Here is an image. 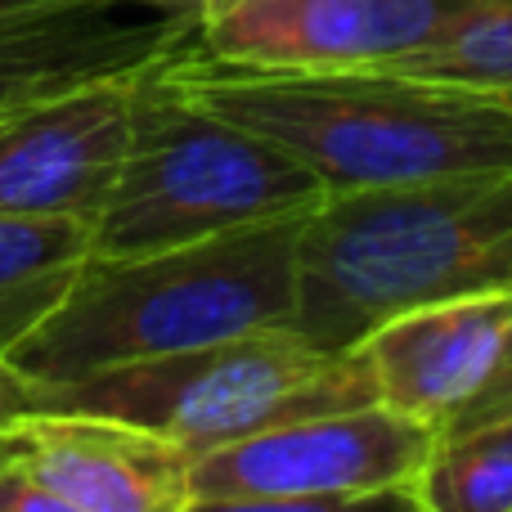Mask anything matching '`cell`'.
Instances as JSON below:
<instances>
[{
  "label": "cell",
  "mask_w": 512,
  "mask_h": 512,
  "mask_svg": "<svg viewBox=\"0 0 512 512\" xmlns=\"http://www.w3.org/2000/svg\"><path fill=\"white\" fill-rule=\"evenodd\" d=\"M441 427L387 405L310 414L189 463V499H364L409 490Z\"/></svg>",
  "instance_id": "6"
},
{
  "label": "cell",
  "mask_w": 512,
  "mask_h": 512,
  "mask_svg": "<svg viewBox=\"0 0 512 512\" xmlns=\"http://www.w3.org/2000/svg\"><path fill=\"white\" fill-rule=\"evenodd\" d=\"M32 5H45V0H0V18L18 14V9H32Z\"/></svg>",
  "instance_id": "19"
},
{
  "label": "cell",
  "mask_w": 512,
  "mask_h": 512,
  "mask_svg": "<svg viewBox=\"0 0 512 512\" xmlns=\"http://www.w3.org/2000/svg\"><path fill=\"white\" fill-rule=\"evenodd\" d=\"M373 405L360 355L328 351L297 328L225 337L72 382H32V409L95 414L180 445L189 459L292 418Z\"/></svg>",
  "instance_id": "5"
},
{
  "label": "cell",
  "mask_w": 512,
  "mask_h": 512,
  "mask_svg": "<svg viewBox=\"0 0 512 512\" xmlns=\"http://www.w3.org/2000/svg\"><path fill=\"white\" fill-rule=\"evenodd\" d=\"M0 463L81 512H180L194 459L113 418L36 409L0 423Z\"/></svg>",
  "instance_id": "10"
},
{
  "label": "cell",
  "mask_w": 512,
  "mask_h": 512,
  "mask_svg": "<svg viewBox=\"0 0 512 512\" xmlns=\"http://www.w3.org/2000/svg\"><path fill=\"white\" fill-rule=\"evenodd\" d=\"M27 409H32V378H23V373L0 355V423L27 414Z\"/></svg>",
  "instance_id": "17"
},
{
  "label": "cell",
  "mask_w": 512,
  "mask_h": 512,
  "mask_svg": "<svg viewBox=\"0 0 512 512\" xmlns=\"http://www.w3.org/2000/svg\"><path fill=\"white\" fill-rule=\"evenodd\" d=\"M180 512H418L409 490L364 499H189Z\"/></svg>",
  "instance_id": "15"
},
{
  "label": "cell",
  "mask_w": 512,
  "mask_h": 512,
  "mask_svg": "<svg viewBox=\"0 0 512 512\" xmlns=\"http://www.w3.org/2000/svg\"><path fill=\"white\" fill-rule=\"evenodd\" d=\"M409 495L418 512H512V414L441 432Z\"/></svg>",
  "instance_id": "13"
},
{
  "label": "cell",
  "mask_w": 512,
  "mask_h": 512,
  "mask_svg": "<svg viewBox=\"0 0 512 512\" xmlns=\"http://www.w3.org/2000/svg\"><path fill=\"white\" fill-rule=\"evenodd\" d=\"M162 59L140 77L131 149L95 216V256L185 248L324 203V185L292 153L189 99Z\"/></svg>",
  "instance_id": "4"
},
{
  "label": "cell",
  "mask_w": 512,
  "mask_h": 512,
  "mask_svg": "<svg viewBox=\"0 0 512 512\" xmlns=\"http://www.w3.org/2000/svg\"><path fill=\"white\" fill-rule=\"evenodd\" d=\"M194 32V14L117 23L108 0H45L0 18V117L86 81L135 72Z\"/></svg>",
  "instance_id": "11"
},
{
  "label": "cell",
  "mask_w": 512,
  "mask_h": 512,
  "mask_svg": "<svg viewBox=\"0 0 512 512\" xmlns=\"http://www.w3.org/2000/svg\"><path fill=\"white\" fill-rule=\"evenodd\" d=\"M95 261V225L81 216L0 212V355H14Z\"/></svg>",
  "instance_id": "12"
},
{
  "label": "cell",
  "mask_w": 512,
  "mask_h": 512,
  "mask_svg": "<svg viewBox=\"0 0 512 512\" xmlns=\"http://www.w3.org/2000/svg\"><path fill=\"white\" fill-rule=\"evenodd\" d=\"M108 5H158V9H171V14H203L207 5H216V0H108Z\"/></svg>",
  "instance_id": "18"
},
{
  "label": "cell",
  "mask_w": 512,
  "mask_h": 512,
  "mask_svg": "<svg viewBox=\"0 0 512 512\" xmlns=\"http://www.w3.org/2000/svg\"><path fill=\"white\" fill-rule=\"evenodd\" d=\"M144 68L86 81L0 117V212L81 216L95 225L131 149Z\"/></svg>",
  "instance_id": "8"
},
{
  "label": "cell",
  "mask_w": 512,
  "mask_h": 512,
  "mask_svg": "<svg viewBox=\"0 0 512 512\" xmlns=\"http://www.w3.org/2000/svg\"><path fill=\"white\" fill-rule=\"evenodd\" d=\"M512 337V292L418 301L355 342L373 400L423 423H454L495 382Z\"/></svg>",
  "instance_id": "9"
},
{
  "label": "cell",
  "mask_w": 512,
  "mask_h": 512,
  "mask_svg": "<svg viewBox=\"0 0 512 512\" xmlns=\"http://www.w3.org/2000/svg\"><path fill=\"white\" fill-rule=\"evenodd\" d=\"M512 292V167L387 194H333L297 234V333L351 351L418 301Z\"/></svg>",
  "instance_id": "2"
},
{
  "label": "cell",
  "mask_w": 512,
  "mask_h": 512,
  "mask_svg": "<svg viewBox=\"0 0 512 512\" xmlns=\"http://www.w3.org/2000/svg\"><path fill=\"white\" fill-rule=\"evenodd\" d=\"M512 405V337H508V346H504V364H499V373H495V382H490L486 391H481L477 400H472L468 409H463L454 423H445L441 432H459V427H472V423H486V418H495V414H504V409Z\"/></svg>",
  "instance_id": "16"
},
{
  "label": "cell",
  "mask_w": 512,
  "mask_h": 512,
  "mask_svg": "<svg viewBox=\"0 0 512 512\" xmlns=\"http://www.w3.org/2000/svg\"><path fill=\"white\" fill-rule=\"evenodd\" d=\"M306 216L144 256H95L63 306L9 355L32 382L297 328V234Z\"/></svg>",
  "instance_id": "3"
},
{
  "label": "cell",
  "mask_w": 512,
  "mask_h": 512,
  "mask_svg": "<svg viewBox=\"0 0 512 512\" xmlns=\"http://www.w3.org/2000/svg\"><path fill=\"white\" fill-rule=\"evenodd\" d=\"M396 72L512 95V0H463L427 45L391 63Z\"/></svg>",
  "instance_id": "14"
},
{
  "label": "cell",
  "mask_w": 512,
  "mask_h": 512,
  "mask_svg": "<svg viewBox=\"0 0 512 512\" xmlns=\"http://www.w3.org/2000/svg\"><path fill=\"white\" fill-rule=\"evenodd\" d=\"M463 0H216L194 45L252 72L391 68L436 36Z\"/></svg>",
  "instance_id": "7"
},
{
  "label": "cell",
  "mask_w": 512,
  "mask_h": 512,
  "mask_svg": "<svg viewBox=\"0 0 512 512\" xmlns=\"http://www.w3.org/2000/svg\"><path fill=\"white\" fill-rule=\"evenodd\" d=\"M167 77L225 122L279 144L333 194H387L512 167V95L396 68L252 72L207 59L194 32Z\"/></svg>",
  "instance_id": "1"
},
{
  "label": "cell",
  "mask_w": 512,
  "mask_h": 512,
  "mask_svg": "<svg viewBox=\"0 0 512 512\" xmlns=\"http://www.w3.org/2000/svg\"><path fill=\"white\" fill-rule=\"evenodd\" d=\"M504 414H512V405H508V409H504ZM504 414H495V418H504ZM472 427H477V423H472Z\"/></svg>",
  "instance_id": "20"
}]
</instances>
